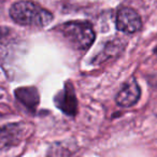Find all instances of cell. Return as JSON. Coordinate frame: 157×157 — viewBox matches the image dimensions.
<instances>
[{
    "label": "cell",
    "instance_id": "cell-1",
    "mask_svg": "<svg viewBox=\"0 0 157 157\" xmlns=\"http://www.w3.org/2000/svg\"><path fill=\"white\" fill-rule=\"evenodd\" d=\"M10 16L17 24L29 27H44L53 20L48 10L30 1L15 2L10 9Z\"/></svg>",
    "mask_w": 157,
    "mask_h": 157
},
{
    "label": "cell",
    "instance_id": "cell-2",
    "mask_svg": "<svg viewBox=\"0 0 157 157\" xmlns=\"http://www.w3.org/2000/svg\"><path fill=\"white\" fill-rule=\"evenodd\" d=\"M55 30L74 50L85 51L94 43L95 33L90 23H66L60 26H57Z\"/></svg>",
    "mask_w": 157,
    "mask_h": 157
},
{
    "label": "cell",
    "instance_id": "cell-3",
    "mask_svg": "<svg viewBox=\"0 0 157 157\" xmlns=\"http://www.w3.org/2000/svg\"><path fill=\"white\" fill-rule=\"evenodd\" d=\"M116 27L125 33H137L141 28V18L133 9L123 7L116 14Z\"/></svg>",
    "mask_w": 157,
    "mask_h": 157
},
{
    "label": "cell",
    "instance_id": "cell-4",
    "mask_svg": "<svg viewBox=\"0 0 157 157\" xmlns=\"http://www.w3.org/2000/svg\"><path fill=\"white\" fill-rule=\"evenodd\" d=\"M57 107L65 112L67 115H74L78 111V101L75 98L73 87L71 84H67L65 90L58 94L56 98Z\"/></svg>",
    "mask_w": 157,
    "mask_h": 157
},
{
    "label": "cell",
    "instance_id": "cell-5",
    "mask_svg": "<svg viewBox=\"0 0 157 157\" xmlns=\"http://www.w3.org/2000/svg\"><path fill=\"white\" fill-rule=\"evenodd\" d=\"M140 97V87L135 80L126 83L116 96V102L121 107L128 108L136 105Z\"/></svg>",
    "mask_w": 157,
    "mask_h": 157
},
{
    "label": "cell",
    "instance_id": "cell-6",
    "mask_svg": "<svg viewBox=\"0 0 157 157\" xmlns=\"http://www.w3.org/2000/svg\"><path fill=\"white\" fill-rule=\"evenodd\" d=\"M16 97L22 103L30 109H35L39 103V95L35 87H23L15 92Z\"/></svg>",
    "mask_w": 157,
    "mask_h": 157
}]
</instances>
